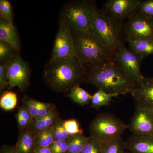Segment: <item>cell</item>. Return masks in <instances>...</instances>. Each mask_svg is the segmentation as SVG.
<instances>
[{
  "label": "cell",
  "mask_w": 153,
  "mask_h": 153,
  "mask_svg": "<svg viewBox=\"0 0 153 153\" xmlns=\"http://www.w3.org/2000/svg\"><path fill=\"white\" fill-rule=\"evenodd\" d=\"M16 117L18 126L20 130L30 128L31 123L28 121L23 118L18 114H17Z\"/></svg>",
  "instance_id": "d590c367"
},
{
  "label": "cell",
  "mask_w": 153,
  "mask_h": 153,
  "mask_svg": "<svg viewBox=\"0 0 153 153\" xmlns=\"http://www.w3.org/2000/svg\"><path fill=\"white\" fill-rule=\"evenodd\" d=\"M13 7L8 0L0 1V19L13 22Z\"/></svg>",
  "instance_id": "484cf974"
},
{
  "label": "cell",
  "mask_w": 153,
  "mask_h": 153,
  "mask_svg": "<svg viewBox=\"0 0 153 153\" xmlns=\"http://www.w3.org/2000/svg\"><path fill=\"white\" fill-rule=\"evenodd\" d=\"M60 119L59 112L55 105L45 116L34 119L30 128L35 134L52 126Z\"/></svg>",
  "instance_id": "e0dca14e"
},
{
  "label": "cell",
  "mask_w": 153,
  "mask_h": 153,
  "mask_svg": "<svg viewBox=\"0 0 153 153\" xmlns=\"http://www.w3.org/2000/svg\"><path fill=\"white\" fill-rule=\"evenodd\" d=\"M10 62L0 64V90L1 92L8 86V68Z\"/></svg>",
  "instance_id": "1f68e13d"
},
{
  "label": "cell",
  "mask_w": 153,
  "mask_h": 153,
  "mask_svg": "<svg viewBox=\"0 0 153 153\" xmlns=\"http://www.w3.org/2000/svg\"><path fill=\"white\" fill-rule=\"evenodd\" d=\"M31 69L29 63L23 60L20 51H16L8 68V89L19 88L22 92L30 86Z\"/></svg>",
  "instance_id": "9c48e42d"
},
{
  "label": "cell",
  "mask_w": 153,
  "mask_h": 153,
  "mask_svg": "<svg viewBox=\"0 0 153 153\" xmlns=\"http://www.w3.org/2000/svg\"><path fill=\"white\" fill-rule=\"evenodd\" d=\"M37 100L32 98L27 95H25L22 99L23 105L25 107L32 115L33 119L38 117V108H37Z\"/></svg>",
  "instance_id": "f546056e"
},
{
  "label": "cell",
  "mask_w": 153,
  "mask_h": 153,
  "mask_svg": "<svg viewBox=\"0 0 153 153\" xmlns=\"http://www.w3.org/2000/svg\"><path fill=\"white\" fill-rule=\"evenodd\" d=\"M86 69L73 57L51 59L44 67L43 76L50 88L59 93H66L85 81Z\"/></svg>",
  "instance_id": "6da1fadb"
},
{
  "label": "cell",
  "mask_w": 153,
  "mask_h": 153,
  "mask_svg": "<svg viewBox=\"0 0 153 153\" xmlns=\"http://www.w3.org/2000/svg\"><path fill=\"white\" fill-rule=\"evenodd\" d=\"M128 128V125L114 115L100 114L90 124V137L104 143L122 136Z\"/></svg>",
  "instance_id": "8992f818"
},
{
  "label": "cell",
  "mask_w": 153,
  "mask_h": 153,
  "mask_svg": "<svg viewBox=\"0 0 153 153\" xmlns=\"http://www.w3.org/2000/svg\"><path fill=\"white\" fill-rule=\"evenodd\" d=\"M16 52L10 44L0 41V63L10 62Z\"/></svg>",
  "instance_id": "d4e9b609"
},
{
  "label": "cell",
  "mask_w": 153,
  "mask_h": 153,
  "mask_svg": "<svg viewBox=\"0 0 153 153\" xmlns=\"http://www.w3.org/2000/svg\"><path fill=\"white\" fill-rule=\"evenodd\" d=\"M124 153H131L130 152H129L128 151L126 150L125 151V152H124Z\"/></svg>",
  "instance_id": "f35d334b"
},
{
  "label": "cell",
  "mask_w": 153,
  "mask_h": 153,
  "mask_svg": "<svg viewBox=\"0 0 153 153\" xmlns=\"http://www.w3.org/2000/svg\"><path fill=\"white\" fill-rule=\"evenodd\" d=\"M34 153H54L49 147L36 148Z\"/></svg>",
  "instance_id": "74e56055"
},
{
  "label": "cell",
  "mask_w": 153,
  "mask_h": 153,
  "mask_svg": "<svg viewBox=\"0 0 153 153\" xmlns=\"http://www.w3.org/2000/svg\"><path fill=\"white\" fill-rule=\"evenodd\" d=\"M129 49L136 54L142 60L149 55H153V39L134 41L126 38Z\"/></svg>",
  "instance_id": "ac0fdd59"
},
{
  "label": "cell",
  "mask_w": 153,
  "mask_h": 153,
  "mask_svg": "<svg viewBox=\"0 0 153 153\" xmlns=\"http://www.w3.org/2000/svg\"><path fill=\"white\" fill-rule=\"evenodd\" d=\"M85 81L107 93L125 95L130 93L134 83L114 62L86 69Z\"/></svg>",
  "instance_id": "7a4b0ae2"
},
{
  "label": "cell",
  "mask_w": 153,
  "mask_h": 153,
  "mask_svg": "<svg viewBox=\"0 0 153 153\" xmlns=\"http://www.w3.org/2000/svg\"><path fill=\"white\" fill-rule=\"evenodd\" d=\"M142 60L122 44L114 51V62L133 83L140 84L144 76L141 71Z\"/></svg>",
  "instance_id": "52a82bcc"
},
{
  "label": "cell",
  "mask_w": 153,
  "mask_h": 153,
  "mask_svg": "<svg viewBox=\"0 0 153 153\" xmlns=\"http://www.w3.org/2000/svg\"><path fill=\"white\" fill-rule=\"evenodd\" d=\"M126 146L131 153H153V135L132 134Z\"/></svg>",
  "instance_id": "5bb4252c"
},
{
  "label": "cell",
  "mask_w": 153,
  "mask_h": 153,
  "mask_svg": "<svg viewBox=\"0 0 153 153\" xmlns=\"http://www.w3.org/2000/svg\"><path fill=\"white\" fill-rule=\"evenodd\" d=\"M102 153H124L126 150V141L121 136L102 143Z\"/></svg>",
  "instance_id": "603a6c76"
},
{
  "label": "cell",
  "mask_w": 153,
  "mask_h": 153,
  "mask_svg": "<svg viewBox=\"0 0 153 153\" xmlns=\"http://www.w3.org/2000/svg\"><path fill=\"white\" fill-rule=\"evenodd\" d=\"M18 98L16 94L7 90L4 92L0 99V106L4 110L9 111L14 109L16 106Z\"/></svg>",
  "instance_id": "cb8c5ba5"
},
{
  "label": "cell",
  "mask_w": 153,
  "mask_h": 153,
  "mask_svg": "<svg viewBox=\"0 0 153 153\" xmlns=\"http://www.w3.org/2000/svg\"><path fill=\"white\" fill-rule=\"evenodd\" d=\"M128 125L132 134L153 135V111L136 108Z\"/></svg>",
  "instance_id": "4fadbf2b"
},
{
  "label": "cell",
  "mask_w": 153,
  "mask_h": 153,
  "mask_svg": "<svg viewBox=\"0 0 153 153\" xmlns=\"http://www.w3.org/2000/svg\"><path fill=\"white\" fill-rule=\"evenodd\" d=\"M119 96L117 94L107 93L104 91L98 89V91L92 95L91 102V107L98 109L102 107L107 106L110 103L113 97Z\"/></svg>",
  "instance_id": "44dd1931"
},
{
  "label": "cell",
  "mask_w": 153,
  "mask_h": 153,
  "mask_svg": "<svg viewBox=\"0 0 153 153\" xmlns=\"http://www.w3.org/2000/svg\"><path fill=\"white\" fill-rule=\"evenodd\" d=\"M91 32L102 44L114 52L124 43L125 24L96 7Z\"/></svg>",
  "instance_id": "5b68a950"
},
{
  "label": "cell",
  "mask_w": 153,
  "mask_h": 153,
  "mask_svg": "<svg viewBox=\"0 0 153 153\" xmlns=\"http://www.w3.org/2000/svg\"><path fill=\"white\" fill-rule=\"evenodd\" d=\"M73 35L74 56L86 69L114 62V52L99 41L90 31Z\"/></svg>",
  "instance_id": "3957f363"
},
{
  "label": "cell",
  "mask_w": 153,
  "mask_h": 153,
  "mask_svg": "<svg viewBox=\"0 0 153 153\" xmlns=\"http://www.w3.org/2000/svg\"><path fill=\"white\" fill-rule=\"evenodd\" d=\"M95 1L75 0L66 3L59 15V25L72 34L90 31L96 7Z\"/></svg>",
  "instance_id": "277c9868"
},
{
  "label": "cell",
  "mask_w": 153,
  "mask_h": 153,
  "mask_svg": "<svg viewBox=\"0 0 153 153\" xmlns=\"http://www.w3.org/2000/svg\"><path fill=\"white\" fill-rule=\"evenodd\" d=\"M73 57H75L73 34L63 25H59L50 58L59 59Z\"/></svg>",
  "instance_id": "30bf717a"
},
{
  "label": "cell",
  "mask_w": 153,
  "mask_h": 153,
  "mask_svg": "<svg viewBox=\"0 0 153 153\" xmlns=\"http://www.w3.org/2000/svg\"><path fill=\"white\" fill-rule=\"evenodd\" d=\"M140 0H108L102 10L110 16L123 22L136 11Z\"/></svg>",
  "instance_id": "7c38bea8"
},
{
  "label": "cell",
  "mask_w": 153,
  "mask_h": 153,
  "mask_svg": "<svg viewBox=\"0 0 153 153\" xmlns=\"http://www.w3.org/2000/svg\"><path fill=\"white\" fill-rule=\"evenodd\" d=\"M89 137L83 134H76L71 136L68 140V146L66 153H81Z\"/></svg>",
  "instance_id": "7402d4cb"
},
{
  "label": "cell",
  "mask_w": 153,
  "mask_h": 153,
  "mask_svg": "<svg viewBox=\"0 0 153 153\" xmlns=\"http://www.w3.org/2000/svg\"><path fill=\"white\" fill-rule=\"evenodd\" d=\"M68 146V140H55L49 146L54 153H66Z\"/></svg>",
  "instance_id": "d6a6232c"
},
{
  "label": "cell",
  "mask_w": 153,
  "mask_h": 153,
  "mask_svg": "<svg viewBox=\"0 0 153 153\" xmlns=\"http://www.w3.org/2000/svg\"><path fill=\"white\" fill-rule=\"evenodd\" d=\"M63 121L64 120L60 119L52 126L56 140H67L72 136L68 133L63 126Z\"/></svg>",
  "instance_id": "4316f807"
},
{
  "label": "cell",
  "mask_w": 153,
  "mask_h": 153,
  "mask_svg": "<svg viewBox=\"0 0 153 153\" xmlns=\"http://www.w3.org/2000/svg\"><path fill=\"white\" fill-rule=\"evenodd\" d=\"M63 125L67 131L71 135L76 134H83V129L80 127L78 121L75 119L64 120Z\"/></svg>",
  "instance_id": "83f0119b"
},
{
  "label": "cell",
  "mask_w": 153,
  "mask_h": 153,
  "mask_svg": "<svg viewBox=\"0 0 153 153\" xmlns=\"http://www.w3.org/2000/svg\"><path fill=\"white\" fill-rule=\"evenodd\" d=\"M18 140L15 146L16 153H34L36 149L35 133L30 128L20 130Z\"/></svg>",
  "instance_id": "2e32d148"
},
{
  "label": "cell",
  "mask_w": 153,
  "mask_h": 153,
  "mask_svg": "<svg viewBox=\"0 0 153 153\" xmlns=\"http://www.w3.org/2000/svg\"><path fill=\"white\" fill-rule=\"evenodd\" d=\"M125 33L134 41L153 39V19L135 11L125 24Z\"/></svg>",
  "instance_id": "ba28073f"
},
{
  "label": "cell",
  "mask_w": 153,
  "mask_h": 153,
  "mask_svg": "<svg viewBox=\"0 0 153 153\" xmlns=\"http://www.w3.org/2000/svg\"><path fill=\"white\" fill-rule=\"evenodd\" d=\"M130 93L136 108L153 111V77L144 76L143 82L135 84Z\"/></svg>",
  "instance_id": "8fae6325"
},
{
  "label": "cell",
  "mask_w": 153,
  "mask_h": 153,
  "mask_svg": "<svg viewBox=\"0 0 153 153\" xmlns=\"http://www.w3.org/2000/svg\"><path fill=\"white\" fill-rule=\"evenodd\" d=\"M102 143L89 137L81 153H102Z\"/></svg>",
  "instance_id": "4dcf8cb0"
},
{
  "label": "cell",
  "mask_w": 153,
  "mask_h": 153,
  "mask_svg": "<svg viewBox=\"0 0 153 153\" xmlns=\"http://www.w3.org/2000/svg\"><path fill=\"white\" fill-rule=\"evenodd\" d=\"M55 140L54 129L52 126L35 134L36 149L49 147Z\"/></svg>",
  "instance_id": "d6986e66"
},
{
  "label": "cell",
  "mask_w": 153,
  "mask_h": 153,
  "mask_svg": "<svg viewBox=\"0 0 153 153\" xmlns=\"http://www.w3.org/2000/svg\"><path fill=\"white\" fill-rule=\"evenodd\" d=\"M0 41L10 44L16 51H20V39L13 22L0 19Z\"/></svg>",
  "instance_id": "9a60e30c"
},
{
  "label": "cell",
  "mask_w": 153,
  "mask_h": 153,
  "mask_svg": "<svg viewBox=\"0 0 153 153\" xmlns=\"http://www.w3.org/2000/svg\"><path fill=\"white\" fill-rule=\"evenodd\" d=\"M66 96L74 103L80 105L88 104L92 97V95L79 85L73 87Z\"/></svg>",
  "instance_id": "ffe728a7"
},
{
  "label": "cell",
  "mask_w": 153,
  "mask_h": 153,
  "mask_svg": "<svg viewBox=\"0 0 153 153\" xmlns=\"http://www.w3.org/2000/svg\"><path fill=\"white\" fill-rule=\"evenodd\" d=\"M18 108H19V111L17 114L32 123L34 119L30 113L28 111V110L25 108V107L22 105V106L19 107Z\"/></svg>",
  "instance_id": "e575fe53"
},
{
  "label": "cell",
  "mask_w": 153,
  "mask_h": 153,
  "mask_svg": "<svg viewBox=\"0 0 153 153\" xmlns=\"http://www.w3.org/2000/svg\"><path fill=\"white\" fill-rule=\"evenodd\" d=\"M0 153H16L14 146L4 145L1 148Z\"/></svg>",
  "instance_id": "8d00e7d4"
},
{
  "label": "cell",
  "mask_w": 153,
  "mask_h": 153,
  "mask_svg": "<svg viewBox=\"0 0 153 153\" xmlns=\"http://www.w3.org/2000/svg\"><path fill=\"white\" fill-rule=\"evenodd\" d=\"M136 11L153 19V0L140 1Z\"/></svg>",
  "instance_id": "f1b7e54d"
},
{
  "label": "cell",
  "mask_w": 153,
  "mask_h": 153,
  "mask_svg": "<svg viewBox=\"0 0 153 153\" xmlns=\"http://www.w3.org/2000/svg\"><path fill=\"white\" fill-rule=\"evenodd\" d=\"M36 103L38 108V117H42L46 116L55 105L52 103H45L37 100Z\"/></svg>",
  "instance_id": "836d02e7"
}]
</instances>
